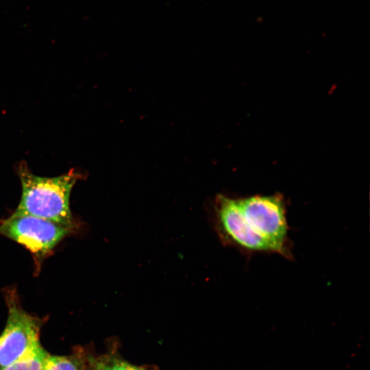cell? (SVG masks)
<instances>
[{"label":"cell","instance_id":"1","mask_svg":"<svg viewBox=\"0 0 370 370\" xmlns=\"http://www.w3.org/2000/svg\"><path fill=\"white\" fill-rule=\"evenodd\" d=\"M18 173L22 194L14 213L37 217L73 229L69 197L79 173L71 169L54 177H40L32 173L25 162L20 164Z\"/></svg>","mask_w":370,"mask_h":370},{"label":"cell","instance_id":"2","mask_svg":"<svg viewBox=\"0 0 370 370\" xmlns=\"http://www.w3.org/2000/svg\"><path fill=\"white\" fill-rule=\"evenodd\" d=\"M249 228L271 253L291 259L286 201L282 195H254L237 198Z\"/></svg>","mask_w":370,"mask_h":370},{"label":"cell","instance_id":"3","mask_svg":"<svg viewBox=\"0 0 370 370\" xmlns=\"http://www.w3.org/2000/svg\"><path fill=\"white\" fill-rule=\"evenodd\" d=\"M72 228L47 219L13 213L0 221V234L23 245L32 254L36 267Z\"/></svg>","mask_w":370,"mask_h":370},{"label":"cell","instance_id":"4","mask_svg":"<svg viewBox=\"0 0 370 370\" xmlns=\"http://www.w3.org/2000/svg\"><path fill=\"white\" fill-rule=\"evenodd\" d=\"M8 315L0 335V369L8 365L39 342L41 321L25 312L16 293L6 294Z\"/></svg>","mask_w":370,"mask_h":370},{"label":"cell","instance_id":"5","mask_svg":"<svg viewBox=\"0 0 370 370\" xmlns=\"http://www.w3.org/2000/svg\"><path fill=\"white\" fill-rule=\"evenodd\" d=\"M217 232L222 241L246 254L271 253L268 245L249 228L237 198L217 195L214 201Z\"/></svg>","mask_w":370,"mask_h":370},{"label":"cell","instance_id":"6","mask_svg":"<svg viewBox=\"0 0 370 370\" xmlns=\"http://www.w3.org/2000/svg\"><path fill=\"white\" fill-rule=\"evenodd\" d=\"M96 358L84 351L68 356L48 354L42 370H87Z\"/></svg>","mask_w":370,"mask_h":370},{"label":"cell","instance_id":"7","mask_svg":"<svg viewBox=\"0 0 370 370\" xmlns=\"http://www.w3.org/2000/svg\"><path fill=\"white\" fill-rule=\"evenodd\" d=\"M48 354L38 342L18 358L0 370H42Z\"/></svg>","mask_w":370,"mask_h":370},{"label":"cell","instance_id":"8","mask_svg":"<svg viewBox=\"0 0 370 370\" xmlns=\"http://www.w3.org/2000/svg\"><path fill=\"white\" fill-rule=\"evenodd\" d=\"M97 362L99 370H156L128 362L121 356L116 344H112L106 353L97 357Z\"/></svg>","mask_w":370,"mask_h":370},{"label":"cell","instance_id":"9","mask_svg":"<svg viewBox=\"0 0 370 370\" xmlns=\"http://www.w3.org/2000/svg\"><path fill=\"white\" fill-rule=\"evenodd\" d=\"M87 370H99L98 362H97V357L96 358L94 362L91 365V366Z\"/></svg>","mask_w":370,"mask_h":370}]
</instances>
